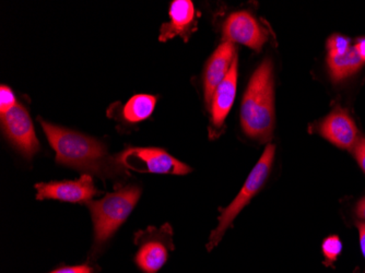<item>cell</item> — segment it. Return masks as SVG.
<instances>
[{"mask_svg": "<svg viewBox=\"0 0 365 273\" xmlns=\"http://www.w3.org/2000/svg\"><path fill=\"white\" fill-rule=\"evenodd\" d=\"M49 145L56 152L57 163L101 178L122 177L126 168L118 158L110 155L106 145L96 139L38 119Z\"/></svg>", "mask_w": 365, "mask_h": 273, "instance_id": "cell-1", "label": "cell"}, {"mask_svg": "<svg viewBox=\"0 0 365 273\" xmlns=\"http://www.w3.org/2000/svg\"><path fill=\"white\" fill-rule=\"evenodd\" d=\"M274 71L270 59H264L252 76L241 108L244 133L268 143L274 127Z\"/></svg>", "mask_w": 365, "mask_h": 273, "instance_id": "cell-2", "label": "cell"}, {"mask_svg": "<svg viewBox=\"0 0 365 273\" xmlns=\"http://www.w3.org/2000/svg\"><path fill=\"white\" fill-rule=\"evenodd\" d=\"M138 186H126L106 195L104 198L89 201L88 208L93 220L94 242L92 252L96 254L114 235L134 210L140 198Z\"/></svg>", "mask_w": 365, "mask_h": 273, "instance_id": "cell-3", "label": "cell"}, {"mask_svg": "<svg viewBox=\"0 0 365 273\" xmlns=\"http://www.w3.org/2000/svg\"><path fill=\"white\" fill-rule=\"evenodd\" d=\"M274 152H276V147L274 145H268L266 147L259 161L257 162L255 168L252 170L245 184L242 187L241 192L235 197V200L232 201L229 206L222 211L220 217H219L218 227L211 233L210 239H209L208 245H207L208 250L212 249L220 243L225 231L231 225L232 222L235 221L239 213L247 206L253 197L262 190L264 182L267 180L270 170H272L274 160Z\"/></svg>", "mask_w": 365, "mask_h": 273, "instance_id": "cell-4", "label": "cell"}, {"mask_svg": "<svg viewBox=\"0 0 365 273\" xmlns=\"http://www.w3.org/2000/svg\"><path fill=\"white\" fill-rule=\"evenodd\" d=\"M116 158L126 170L139 173L186 175L192 172L190 166L158 148H129Z\"/></svg>", "mask_w": 365, "mask_h": 273, "instance_id": "cell-5", "label": "cell"}, {"mask_svg": "<svg viewBox=\"0 0 365 273\" xmlns=\"http://www.w3.org/2000/svg\"><path fill=\"white\" fill-rule=\"evenodd\" d=\"M1 125L8 140L30 160L40 150L30 115L24 106L18 105L1 115Z\"/></svg>", "mask_w": 365, "mask_h": 273, "instance_id": "cell-6", "label": "cell"}, {"mask_svg": "<svg viewBox=\"0 0 365 273\" xmlns=\"http://www.w3.org/2000/svg\"><path fill=\"white\" fill-rule=\"evenodd\" d=\"M36 199H55L65 202L88 203L98 195L91 175H82L78 180L41 182L36 185Z\"/></svg>", "mask_w": 365, "mask_h": 273, "instance_id": "cell-7", "label": "cell"}, {"mask_svg": "<svg viewBox=\"0 0 365 273\" xmlns=\"http://www.w3.org/2000/svg\"><path fill=\"white\" fill-rule=\"evenodd\" d=\"M225 38L232 43H240L259 52L267 41V33L252 14L239 11L229 16L223 28Z\"/></svg>", "mask_w": 365, "mask_h": 273, "instance_id": "cell-8", "label": "cell"}, {"mask_svg": "<svg viewBox=\"0 0 365 273\" xmlns=\"http://www.w3.org/2000/svg\"><path fill=\"white\" fill-rule=\"evenodd\" d=\"M319 130L323 137L341 149H352L358 143V129L354 119L341 108H336L324 119Z\"/></svg>", "mask_w": 365, "mask_h": 273, "instance_id": "cell-9", "label": "cell"}, {"mask_svg": "<svg viewBox=\"0 0 365 273\" xmlns=\"http://www.w3.org/2000/svg\"><path fill=\"white\" fill-rule=\"evenodd\" d=\"M235 55L237 53L233 43L225 41L209 58L204 75L205 100L207 105H210L215 89L229 73Z\"/></svg>", "mask_w": 365, "mask_h": 273, "instance_id": "cell-10", "label": "cell"}, {"mask_svg": "<svg viewBox=\"0 0 365 273\" xmlns=\"http://www.w3.org/2000/svg\"><path fill=\"white\" fill-rule=\"evenodd\" d=\"M237 63H239V59H237V55H235L229 73L215 89L209 105L211 123L215 128H220L223 126V123L235 102L237 88Z\"/></svg>", "mask_w": 365, "mask_h": 273, "instance_id": "cell-11", "label": "cell"}, {"mask_svg": "<svg viewBox=\"0 0 365 273\" xmlns=\"http://www.w3.org/2000/svg\"><path fill=\"white\" fill-rule=\"evenodd\" d=\"M195 7L190 0H175L170 7L171 22L164 24L160 32V41L167 42L176 36H180L187 41L190 33L195 30Z\"/></svg>", "mask_w": 365, "mask_h": 273, "instance_id": "cell-12", "label": "cell"}, {"mask_svg": "<svg viewBox=\"0 0 365 273\" xmlns=\"http://www.w3.org/2000/svg\"><path fill=\"white\" fill-rule=\"evenodd\" d=\"M157 98L149 94H137L125 105L110 106L108 115L127 125H135L149 118L155 110Z\"/></svg>", "mask_w": 365, "mask_h": 273, "instance_id": "cell-13", "label": "cell"}, {"mask_svg": "<svg viewBox=\"0 0 365 273\" xmlns=\"http://www.w3.org/2000/svg\"><path fill=\"white\" fill-rule=\"evenodd\" d=\"M143 244L136 254L139 268L145 273H157L168 260V248L159 239L143 238Z\"/></svg>", "mask_w": 365, "mask_h": 273, "instance_id": "cell-14", "label": "cell"}, {"mask_svg": "<svg viewBox=\"0 0 365 273\" xmlns=\"http://www.w3.org/2000/svg\"><path fill=\"white\" fill-rule=\"evenodd\" d=\"M328 67L334 81H341L346 77L354 75L362 67L364 61L360 58L354 47L349 52L339 57H328Z\"/></svg>", "mask_w": 365, "mask_h": 273, "instance_id": "cell-15", "label": "cell"}, {"mask_svg": "<svg viewBox=\"0 0 365 273\" xmlns=\"http://www.w3.org/2000/svg\"><path fill=\"white\" fill-rule=\"evenodd\" d=\"M328 57H339L346 54L351 49L350 40L344 36L336 34L329 38L327 42Z\"/></svg>", "mask_w": 365, "mask_h": 273, "instance_id": "cell-16", "label": "cell"}, {"mask_svg": "<svg viewBox=\"0 0 365 273\" xmlns=\"http://www.w3.org/2000/svg\"><path fill=\"white\" fill-rule=\"evenodd\" d=\"M324 256L329 264L336 262L338 256L341 254L342 244L340 238L338 236H329L324 241L322 245Z\"/></svg>", "mask_w": 365, "mask_h": 273, "instance_id": "cell-17", "label": "cell"}, {"mask_svg": "<svg viewBox=\"0 0 365 273\" xmlns=\"http://www.w3.org/2000/svg\"><path fill=\"white\" fill-rule=\"evenodd\" d=\"M16 105L18 104H16V98L14 92L9 87L3 84L0 88V113L1 115L6 114Z\"/></svg>", "mask_w": 365, "mask_h": 273, "instance_id": "cell-18", "label": "cell"}, {"mask_svg": "<svg viewBox=\"0 0 365 273\" xmlns=\"http://www.w3.org/2000/svg\"><path fill=\"white\" fill-rule=\"evenodd\" d=\"M354 155H356L359 165L365 173V138H361L356 143V147H354Z\"/></svg>", "mask_w": 365, "mask_h": 273, "instance_id": "cell-19", "label": "cell"}, {"mask_svg": "<svg viewBox=\"0 0 365 273\" xmlns=\"http://www.w3.org/2000/svg\"><path fill=\"white\" fill-rule=\"evenodd\" d=\"M51 273H92V268L85 266L63 267Z\"/></svg>", "mask_w": 365, "mask_h": 273, "instance_id": "cell-20", "label": "cell"}, {"mask_svg": "<svg viewBox=\"0 0 365 273\" xmlns=\"http://www.w3.org/2000/svg\"><path fill=\"white\" fill-rule=\"evenodd\" d=\"M359 234H360V245L363 256L365 258V222L358 223Z\"/></svg>", "mask_w": 365, "mask_h": 273, "instance_id": "cell-21", "label": "cell"}, {"mask_svg": "<svg viewBox=\"0 0 365 273\" xmlns=\"http://www.w3.org/2000/svg\"><path fill=\"white\" fill-rule=\"evenodd\" d=\"M354 48L356 54L360 56V58L362 59L363 61H365V38H360V40L356 42V46H354Z\"/></svg>", "mask_w": 365, "mask_h": 273, "instance_id": "cell-22", "label": "cell"}, {"mask_svg": "<svg viewBox=\"0 0 365 273\" xmlns=\"http://www.w3.org/2000/svg\"><path fill=\"white\" fill-rule=\"evenodd\" d=\"M356 213L360 219L365 221V198L361 199L356 205Z\"/></svg>", "mask_w": 365, "mask_h": 273, "instance_id": "cell-23", "label": "cell"}]
</instances>
